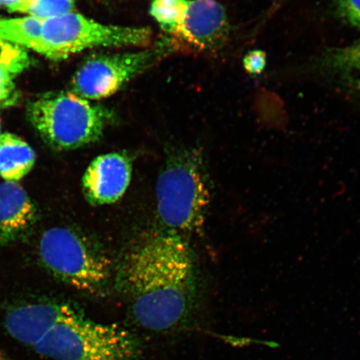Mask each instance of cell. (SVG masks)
<instances>
[{
  "label": "cell",
  "instance_id": "6da1fadb",
  "mask_svg": "<svg viewBox=\"0 0 360 360\" xmlns=\"http://www.w3.org/2000/svg\"><path fill=\"white\" fill-rule=\"evenodd\" d=\"M117 287L139 328L169 332L186 326L198 298L190 246L176 233H147L126 253Z\"/></svg>",
  "mask_w": 360,
  "mask_h": 360
},
{
  "label": "cell",
  "instance_id": "7a4b0ae2",
  "mask_svg": "<svg viewBox=\"0 0 360 360\" xmlns=\"http://www.w3.org/2000/svg\"><path fill=\"white\" fill-rule=\"evenodd\" d=\"M8 335L48 360H142L143 345L127 328L98 323L65 301L40 299L10 306Z\"/></svg>",
  "mask_w": 360,
  "mask_h": 360
},
{
  "label": "cell",
  "instance_id": "3957f363",
  "mask_svg": "<svg viewBox=\"0 0 360 360\" xmlns=\"http://www.w3.org/2000/svg\"><path fill=\"white\" fill-rule=\"evenodd\" d=\"M155 193L158 215L168 231L179 236L199 232L210 200L200 153L184 150L171 155L157 179Z\"/></svg>",
  "mask_w": 360,
  "mask_h": 360
},
{
  "label": "cell",
  "instance_id": "277c9868",
  "mask_svg": "<svg viewBox=\"0 0 360 360\" xmlns=\"http://www.w3.org/2000/svg\"><path fill=\"white\" fill-rule=\"evenodd\" d=\"M39 254L48 271L65 285L96 297L109 291L111 260L83 233L66 227L49 229L40 238Z\"/></svg>",
  "mask_w": 360,
  "mask_h": 360
},
{
  "label": "cell",
  "instance_id": "5b68a950",
  "mask_svg": "<svg viewBox=\"0 0 360 360\" xmlns=\"http://www.w3.org/2000/svg\"><path fill=\"white\" fill-rule=\"evenodd\" d=\"M29 117L44 141L58 150L98 141L112 120L105 108L72 92L39 98L30 105Z\"/></svg>",
  "mask_w": 360,
  "mask_h": 360
},
{
  "label": "cell",
  "instance_id": "8992f818",
  "mask_svg": "<svg viewBox=\"0 0 360 360\" xmlns=\"http://www.w3.org/2000/svg\"><path fill=\"white\" fill-rule=\"evenodd\" d=\"M151 38L150 29L102 24L71 12L43 21L41 55L63 60L97 47L146 46Z\"/></svg>",
  "mask_w": 360,
  "mask_h": 360
},
{
  "label": "cell",
  "instance_id": "52a82bcc",
  "mask_svg": "<svg viewBox=\"0 0 360 360\" xmlns=\"http://www.w3.org/2000/svg\"><path fill=\"white\" fill-rule=\"evenodd\" d=\"M169 48V45H161L142 51L92 57L76 72L72 80V93L84 100L110 97L150 69Z\"/></svg>",
  "mask_w": 360,
  "mask_h": 360
},
{
  "label": "cell",
  "instance_id": "ba28073f",
  "mask_svg": "<svg viewBox=\"0 0 360 360\" xmlns=\"http://www.w3.org/2000/svg\"><path fill=\"white\" fill-rule=\"evenodd\" d=\"M231 29L226 11L219 0H190L186 19L169 46L215 53L227 44Z\"/></svg>",
  "mask_w": 360,
  "mask_h": 360
},
{
  "label": "cell",
  "instance_id": "9c48e42d",
  "mask_svg": "<svg viewBox=\"0 0 360 360\" xmlns=\"http://www.w3.org/2000/svg\"><path fill=\"white\" fill-rule=\"evenodd\" d=\"M131 177L132 163L127 155L110 153L98 156L84 174L85 199L92 205L112 204L124 195Z\"/></svg>",
  "mask_w": 360,
  "mask_h": 360
},
{
  "label": "cell",
  "instance_id": "30bf717a",
  "mask_svg": "<svg viewBox=\"0 0 360 360\" xmlns=\"http://www.w3.org/2000/svg\"><path fill=\"white\" fill-rule=\"evenodd\" d=\"M37 219V209L20 184L0 183V245H10L25 236Z\"/></svg>",
  "mask_w": 360,
  "mask_h": 360
},
{
  "label": "cell",
  "instance_id": "8fae6325",
  "mask_svg": "<svg viewBox=\"0 0 360 360\" xmlns=\"http://www.w3.org/2000/svg\"><path fill=\"white\" fill-rule=\"evenodd\" d=\"M36 155L28 143L15 134L0 135V177L17 182L25 178L35 165Z\"/></svg>",
  "mask_w": 360,
  "mask_h": 360
},
{
  "label": "cell",
  "instance_id": "7c38bea8",
  "mask_svg": "<svg viewBox=\"0 0 360 360\" xmlns=\"http://www.w3.org/2000/svg\"><path fill=\"white\" fill-rule=\"evenodd\" d=\"M43 21L32 16L0 18V40L42 53Z\"/></svg>",
  "mask_w": 360,
  "mask_h": 360
},
{
  "label": "cell",
  "instance_id": "4fadbf2b",
  "mask_svg": "<svg viewBox=\"0 0 360 360\" xmlns=\"http://www.w3.org/2000/svg\"><path fill=\"white\" fill-rule=\"evenodd\" d=\"M321 65L360 93V40L348 46L330 49L323 55Z\"/></svg>",
  "mask_w": 360,
  "mask_h": 360
},
{
  "label": "cell",
  "instance_id": "5bb4252c",
  "mask_svg": "<svg viewBox=\"0 0 360 360\" xmlns=\"http://www.w3.org/2000/svg\"><path fill=\"white\" fill-rule=\"evenodd\" d=\"M190 0H153L150 13L165 32L174 36L186 19Z\"/></svg>",
  "mask_w": 360,
  "mask_h": 360
},
{
  "label": "cell",
  "instance_id": "9a60e30c",
  "mask_svg": "<svg viewBox=\"0 0 360 360\" xmlns=\"http://www.w3.org/2000/svg\"><path fill=\"white\" fill-rule=\"evenodd\" d=\"M74 10L75 0H20L10 11L27 13L28 16L45 21Z\"/></svg>",
  "mask_w": 360,
  "mask_h": 360
},
{
  "label": "cell",
  "instance_id": "2e32d148",
  "mask_svg": "<svg viewBox=\"0 0 360 360\" xmlns=\"http://www.w3.org/2000/svg\"><path fill=\"white\" fill-rule=\"evenodd\" d=\"M27 65H0V105L6 101L13 90V77L25 69Z\"/></svg>",
  "mask_w": 360,
  "mask_h": 360
},
{
  "label": "cell",
  "instance_id": "e0dca14e",
  "mask_svg": "<svg viewBox=\"0 0 360 360\" xmlns=\"http://www.w3.org/2000/svg\"><path fill=\"white\" fill-rule=\"evenodd\" d=\"M336 7L342 20L360 30V0H337Z\"/></svg>",
  "mask_w": 360,
  "mask_h": 360
},
{
  "label": "cell",
  "instance_id": "ac0fdd59",
  "mask_svg": "<svg viewBox=\"0 0 360 360\" xmlns=\"http://www.w3.org/2000/svg\"><path fill=\"white\" fill-rule=\"evenodd\" d=\"M27 63L28 56L24 49L0 40V65H27Z\"/></svg>",
  "mask_w": 360,
  "mask_h": 360
},
{
  "label": "cell",
  "instance_id": "d6986e66",
  "mask_svg": "<svg viewBox=\"0 0 360 360\" xmlns=\"http://www.w3.org/2000/svg\"><path fill=\"white\" fill-rule=\"evenodd\" d=\"M266 55L261 51H254L247 53L244 58V67L247 73L259 75L266 66Z\"/></svg>",
  "mask_w": 360,
  "mask_h": 360
},
{
  "label": "cell",
  "instance_id": "ffe728a7",
  "mask_svg": "<svg viewBox=\"0 0 360 360\" xmlns=\"http://www.w3.org/2000/svg\"><path fill=\"white\" fill-rule=\"evenodd\" d=\"M20 1V0H0V6L6 7L8 11H11V8Z\"/></svg>",
  "mask_w": 360,
  "mask_h": 360
},
{
  "label": "cell",
  "instance_id": "44dd1931",
  "mask_svg": "<svg viewBox=\"0 0 360 360\" xmlns=\"http://www.w3.org/2000/svg\"><path fill=\"white\" fill-rule=\"evenodd\" d=\"M0 360H13L8 354L4 353L2 350H0Z\"/></svg>",
  "mask_w": 360,
  "mask_h": 360
},
{
  "label": "cell",
  "instance_id": "7402d4cb",
  "mask_svg": "<svg viewBox=\"0 0 360 360\" xmlns=\"http://www.w3.org/2000/svg\"><path fill=\"white\" fill-rule=\"evenodd\" d=\"M2 133H1V125H0V135H1Z\"/></svg>",
  "mask_w": 360,
  "mask_h": 360
}]
</instances>
